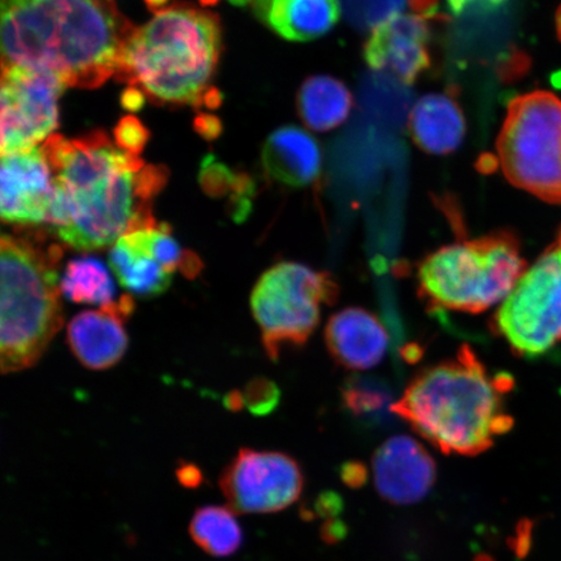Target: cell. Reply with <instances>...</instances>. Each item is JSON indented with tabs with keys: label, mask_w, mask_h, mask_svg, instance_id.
I'll return each instance as SVG.
<instances>
[{
	"label": "cell",
	"mask_w": 561,
	"mask_h": 561,
	"mask_svg": "<svg viewBox=\"0 0 561 561\" xmlns=\"http://www.w3.org/2000/svg\"><path fill=\"white\" fill-rule=\"evenodd\" d=\"M42 149L60 201L56 234L69 248L101 250L156 221L151 201L167 184L165 168L146 165L102 130L76 139L54 135Z\"/></svg>",
	"instance_id": "cell-1"
},
{
	"label": "cell",
	"mask_w": 561,
	"mask_h": 561,
	"mask_svg": "<svg viewBox=\"0 0 561 561\" xmlns=\"http://www.w3.org/2000/svg\"><path fill=\"white\" fill-rule=\"evenodd\" d=\"M136 30L116 0H2V67L41 70L66 87L96 89L117 73Z\"/></svg>",
	"instance_id": "cell-2"
},
{
	"label": "cell",
	"mask_w": 561,
	"mask_h": 561,
	"mask_svg": "<svg viewBox=\"0 0 561 561\" xmlns=\"http://www.w3.org/2000/svg\"><path fill=\"white\" fill-rule=\"evenodd\" d=\"M514 385L462 345L450 359L417 371L390 412L442 453L476 456L514 426L506 405Z\"/></svg>",
	"instance_id": "cell-3"
},
{
	"label": "cell",
	"mask_w": 561,
	"mask_h": 561,
	"mask_svg": "<svg viewBox=\"0 0 561 561\" xmlns=\"http://www.w3.org/2000/svg\"><path fill=\"white\" fill-rule=\"evenodd\" d=\"M221 53L220 20L186 3L168 7L137 27L115 79L158 104H205Z\"/></svg>",
	"instance_id": "cell-4"
},
{
	"label": "cell",
	"mask_w": 561,
	"mask_h": 561,
	"mask_svg": "<svg viewBox=\"0 0 561 561\" xmlns=\"http://www.w3.org/2000/svg\"><path fill=\"white\" fill-rule=\"evenodd\" d=\"M59 248L42 249L25 238L0 241V366L3 374L31 368L62 325Z\"/></svg>",
	"instance_id": "cell-5"
},
{
	"label": "cell",
	"mask_w": 561,
	"mask_h": 561,
	"mask_svg": "<svg viewBox=\"0 0 561 561\" xmlns=\"http://www.w3.org/2000/svg\"><path fill=\"white\" fill-rule=\"evenodd\" d=\"M526 268L517 236L496 230L424 257L417 266L419 296L436 310L482 313L508 297Z\"/></svg>",
	"instance_id": "cell-6"
},
{
	"label": "cell",
	"mask_w": 561,
	"mask_h": 561,
	"mask_svg": "<svg viewBox=\"0 0 561 561\" xmlns=\"http://www.w3.org/2000/svg\"><path fill=\"white\" fill-rule=\"evenodd\" d=\"M496 150L512 185L561 205V101L557 95L533 91L511 101Z\"/></svg>",
	"instance_id": "cell-7"
},
{
	"label": "cell",
	"mask_w": 561,
	"mask_h": 561,
	"mask_svg": "<svg viewBox=\"0 0 561 561\" xmlns=\"http://www.w3.org/2000/svg\"><path fill=\"white\" fill-rule=\"evenodd\" d=\"M339 296L332 273L297 262L266 270L252 289L250 305L270 359L277 360L286 348L306 345L320 325L322 310Z\"/></svg>",
	"instance_id": "cell-8"
},
{
	"label": "cell",
	"mask_w": 561,
	"mask_h": 561,
	"mask_svg": "<svg viewBox=\"0 0 561 561\" xmlns=\"http://www.w3.org/2000/svg\"><path fill=\"white\" fill-rule=\"evenodd\" d=\"M490 327L522 357L545 355L561 341V227L518 278Z\"/></svg>",
	"instance_id": "cell-9"
},
{
	"label": "cell",
	"mask_w": 561,
	"mask_h": 561,
	"mask_svg": "<svg viewBox=\"0 0 561 561\" xmlns=\"http://www.w3.org/2000/svg\"><path fill=\"white\" fill-rule=\"evenodd\" d=\"M58 77L23 67H2V157L35 149L58 128Z\"/></svg>",
	"instance_id": "cell-10"
},
{
	"label": "cell",
	"mask_w": 561,
	"mask_h": 561,
	"mask_svg": "<svg viewBox=\"0 0 561 561\" xmlns=\"http://www.w3.org/2000/svg\"><path fill=\"white\" fill-rule=\"evenodd\" d=\"M304 473L289 455L241 448L220 477L228 507L238 514H273L304 491Z\"/></svg>",
	"instance_id": "cell-11"
},
{
	"label": "cell",
	"mask_w": 561,
	"mask_h": 561,
	"mask_svg": "<svg viewBox=\"0 0 561 561\" xmlns=\"http://www.w3.org/2000/svg\"><path fill=\"white\" fill-rule=\"evenodd\" d=\"M54 173L44 149L2 157L0 216L12 226H48L55 194Z\"/></svg>",
	"instance_id": "cell-12"
},
{
	"label": "cell",
	"mask_w": 561,
	"mask_h": 561,
	"mask_svg": "<svg viewBox=\"0 0 561 561\" xmlns=\"http://www.w3.org/2000/svg\"><path fill=\"white\" fill-rule=\"evenodd\" d=\"M430 42L425 18L398 13L370 32L363 56L370 69L412 85L432 66Z\"/></svg>",
	"instance_id": "cell-13"
},
{
	"label": "cell",
	"mask_w": 561,
	"mask_h": 561,
	"mask_svg": "<svg viewBox=\"0 0 561 561\" xmlns=\"http://www.w3.org/2000/svg\"><path fill=\"white\" fill-rule=\"evenodd\" d=\"M377 493L397 506L419 503L437 481V465L419 440L396 436L377 448L371 461Z\"/></svg>",
	"instance_id": "cell-14"
},
{
	"label": "cell",
	"mask_w": 561,
	"mask_h": 561,
	"mask_svg": "<svg viewBox=\"0 0 561 561\" xmlns=\"http://www.w3.org/2000/svg\"><path fill=\"white\" fill-rule=\"evenodd\" d=\"M135 307V299L126 294L110 306L83 311L70 320L68 345L82 366L104 370L123 359L128 348L125 322Z\"/></svg>",
	"instance_id": "cell-15"
},
{
	"label": "cell",
	"mask_w": 561,
	"mask_h": 561,
	"mask_svg": "<svg viewBox=\"0 0 561 561\" xmlns=\"http://www.w3.org/2000/svg\"><path fill=\"white\" fill-rule=\"evenodd\" d=\"M325 345L339 366L348 370H368L383 360L389 348V333L375 313L348 307L329 319Z\"/></svg>",
	"instance_id": "cell-16"
},
{
	"label": "cell",
	"mask_w": 561,
	"mask_h": 561,
	"mask_svg": "<svg viewBox=\"0 0 561 561\" xmlns=\"http://www.w3.org/2000/svg\"><path fill=\"white\" fill-rule=\"evenodd\" d=\"M266 175L289 187H305L319 180L322 168L320 145L310 133L287 125L266 138L262 150Z\"/></svg>",
	"instance_id": "cell-17"
},
{
	"label": "cell",
	"mask_w": 561,
	"mask_h": 561,
	"mask_svg": "<svg viewBox=\"0 0 561 561\" xmlns=\"http://www.w3.org/2000/svg\"><path fill=\"white\" fill-rule=\"evenodd\" d=\"M254 11L271 31L293 42L322 37L342 13L340 0H254Z\"/></svg>",
	"instance_id": "cell-18"
},
{
	"label": "cell",
	"mask_w": 561,
	"mask_h": 561,
	"mask_svg": "<svg viewBox=\"0 0 561 561\" xmlns=\"http://www.w3.org/2000/svg\"><path fill=\"white\" fill-rule=\"evenodd\" d=\"M410 136L431 156H448L458 150L467 135V122L460 105L450 95L421 98L409 117Z\"/></svg>",
	"instance_id": "cell-19"
},
{
	"label": "cell",
	"mask_w": 561,
	"mask_h": 561,
	"mask_svg": "<svg viewBox=\"0 0 561 561\" xmlns=\"http://www.w3.org/2000/svg\"><path fill=\"white\" fill-rule=\"evenodd\" d=\"M353 107V94L345 83L332 76L308 77L298 91L300 121L314 131L339 128L347 121Z\"/></svg>",
	"instance_id": "cell-20"
},
{
	"label": "cell",
	"mask_w": 561,
	"mask_h": 561,
	"mask_svg": "<svg viewBox=\"0 0 561 561\" xmlns=\"http://www.w3.org/2000/svg\"><path fill=\"white\" fill-rule=\"evenodd\" d=\"M110 265L124 289L140 298L159 297L172 283L163 266L124 237L112 245Z\"/></svg>",
	"instance_id": "cell-21"
},
{
	"label": "cell",
	"mask_w": 561,
	"mask_h": 561,
	"mask_svg": "<svg viewBox=\"0 0 561 561\" xmlns=\"http://www.w3.org/2000/svg\"><path fill=\"white\" fill-rule=\"evenodd\" d=\"M62 296L72 304L102 308L114 304L116 287L107 266L100 259L82 256L72 259L60 279Z\"/></svg>",
	"instance_id": "cell-22"
},
{
	"label": "cell",
	"mask_w": 561,
	"mask_h": 561,
	"mask_svg": "<svg viewBox=\"0 0 561 561\" xmlns=\"http://www.w3.org/2000/svg\"><path fill=\"white\" fill-rule=\"evenodd\" d=\"M188 531L199 549L215 558L233 556L243 541L241 525L229 507L199 508L192 518Z\"/></svg>",
	"instance_id": "cell-23"
},
{
	"label": "cell",
	"mask_w": 561,
	"mask_h": 561,
	"mask_svg": "<svg viewBox=\"0 0 561 561\" xmlns=\"http://www.w3.org/2000/svg\"><path fill=\"white\" fill-rule=\"evenodd\" d=\"M343 18L359 32H371L402 13L410 0H340Z\"/></svg>",
	"instance_id": "cell-24"
},
{
	"label": "cell",
	"mask_w": 561,
	"mask_h": 561,
	"mask_svg": "<svg viewBox=\"0 0 561 561\" xmlns=\"http://www.w3.org/2000/svg\"><path fill=\"white\" fill-rule=\"evenodd\" d=\"M199 181L209 195L221 196L234 191L243 201H249L248 196L254 188L248 175H234L226 165L213 163V158H207L203 164Z\"/></svg>",
	"instance_id": "cell-25"
},
{
	"label": "cell",
	"mask_w": 561,
	"mask_h": 561,
	"mask_svg": "<svg viewBox=\"0 0 561 561\" xmlns=\"http://www.w3.org/2000/svg\"><path fill=\"white\" fill-rule=\"evenodd\" d=\"M389 396L380 386L353 380L343 389V403L355 416L375 415L388 405Z\"/></svg>",
	"instance_id": "cell-26"
},
{
	"label": "cell",
	"mask_w": 561,
	"mask_h": 561,
	"mask_svg": "<svg viewBox=\"0 0 561 561\" xmlns=\"http://www.w3.org/2000/svg\"><path fill=\"white\" fill-rule=\"evenodd\" d=\"M115 144L118 149L138 157L145 150L150 131L136 116L129 115L122 118L114 129Z\"/></svg>",
	"instance_id": "cell-27"
},
{
	"label": "cell",
	"mask_w": 561,
	"mask_h": 561,
	"mask_svg": "<svg viewBox=\"0 0 561 561\" xmlns=\"http://www.w3.org/2000/svg\"><path fill=\"white\" fill-rule=\"evenodd\" d=\"M241 401L249 407L251 412L261 415V413L270 412L278 401V391L268 381L257 380L245 389Z\"/></svg>",
	"instance_id": "cell-28"
},
{
	"label": "cell",
	"mask_w": 561,
	"mask_h": 561,
	"mask_svg": "<svg viewBox=\"0 0 561 561\" xmlns=\"http://www.w3.org/2000/svg\"><path fill=\"white\" fill-rule=\"evenodd\" d=\"M448 9L455 16L465 15L468 11H494L507 2V0H446Z\"/></svg>",
	"instance_id": "cell-29"
},
{
	"label": "cell",
	"mask_w": 561,
	"mask_h": 561,
	"mask_svg": "<svg viewBox=\"0 0 561 561\" xmlns=\"http://www.w3.org/2000/svg\"><path fill=\"white\" fill-rule=\"evenodd\" d=\"M195 130L206 139H215L220 136L222 126L219 118L210 115H199L194 121Z\"/></svg>",
	"instance_id": "cell-30"
},
{
	"label": "cell",
	"mask_w": 561,
	"mask_h": 561,
	"mask_svg": "<svg viewBox=\"0 0 561 561\" xmlns=\"http://www.w3.org/2000/svg\"><path fill=\"white\" fill-rule=\"evenodd\" d=\"M121 102L124 110L136 114V112L144 107L146 95L142 90L130 87L124 91Z\"/></svg>",
	"instance_id": "cell-31"
},
{
	"label": "cell",
	"mask_w": 561,
	"mask_h": 561,
	"mask_svg": "<svg viewBox=\"0 0 561 561\" xmlns=\"http://www.w3.org/2000/svg\"><path fill=\"white\" fill-rule=\"evenodd\" d=\"M409 5L416 12V15L426 19L436 15L438 0H410Z\"/></svg>",
	"instance_id": "cell-32"
},
{
	"label": "cell",
	"mask_w": 561,
	"mask_h": 561,
	"mask_svg": "<svg viewBox=\"0 0 561 561\" xmlns=\"http://www.w3.org/2000/svg\"><path fill=\"white\" fill-rule=\"evenodd\" d=\"M179 479L182 485L186 488H196L202 481L199 469L195 467H185L180 469Z\"/></svg>",
	"instance_id": "cell-33"
},
{
	"label": "cell",
	"mask_w": 561,
	"mask_h": 561,
	"mask_svg": "<svg viewBox=\"0 0 561 561\" xmlns=\"http://www.w3.org/2000/svg\"><path fill=\"white\" fill-rule=\"evenodd\" d=\"M168 2H170V0H145V3L147 7H149V10L156 13L164 10V7Z\"/></svg>",
	"instance_id": "cell-34"
},
{
	"label": "cell",
	"mask_w": 561,
	"mask_h": 561,
	"mask_svg": "<svg viewBox=\"0 0 561 561\" xmlns=\"http://www.w3.org/2000/svg\"><path fill=\"white\" fill-rule=\"evenodd\" d=\"M557 33H558V38L559 41L561 42V5L559 7L558 9V12H557Z\"/></svg>",
	"instance_id": "cell-35"
},
{
	"label": "cell",
	"mask_w": 561,
	"mask_h": 561,
	"mask_svg": "<svg viewBox=\"0 0 561 561\" xmlns=\"http://www.w3.org/2000/svg\"><path fill=\"white\" fill-rule=\"evenodd\" d=\"M230 3H233L234 5H245L251 2H254V0H229Z\"/></svg>",
	"instance_id": "cell-36"
},
{
	"label": "cell",
	"mask_w": 561,
	"mask_h": 561,
	"mask_svg": "<svg viewBox=\"0 0 561 561\" xmlns=\"http://www.w3.org/2000/svg\"><path fill=\"white\" fill-rule=\"evenodd\" d=\"M202 5L208 7V5H215L219 0H199Z\"/></svg>",
	"instance_id": "cell-37"
}]
</instances>
